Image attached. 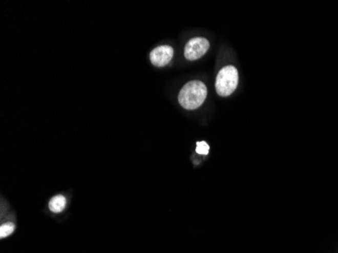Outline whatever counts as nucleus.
<instances>
[{
	"mask_svg": "<svg viewBox=\"0 0 338 253\" xmlns=\"http://www.w3.org/2000/svg\"><path fill=\"white\" fill-rule=\"evenodd\" d=\"M207 87L201 81H191L181 88L178 101L185 110H196L203 104L207 97Z\"/></svg>",
	"mask_w": 338,
	"mask_h": 253,
	"instance_id": "f257e3e1",
	"label": "nucleus"
},
{
	"mask_svg": "<svg viewBox=\"0 0 338 253\" xmlns=\"http://www.w3.org/2000/svg\"><path fill=\"white\" fill-rule=\"evenodd\" d=\"M238 71L233 66H226L220 70L216 79V90L220 96H229L238 85Z\"/></svg>",
	"mask_w": 338,
	"mask_h": 253,
	"instance_id": "f03ea898",
	"label": "nucleus"
},
{
	"mask_svg": "<svg viewBox=\"0 0 338 253\" xmlns=\"http://www.w3.org/2000/svg\"><path fill=\"white\" fill-rule=\"evenodd\" d=\"M210 43L205 38H194L186 44L184 48V57L189 60H198L203 57L209 50Z\"/></svg>",
	"mask_w": 338,
	"mask_h": 253,
	"instance_id": "7ed1b4c3",
	"label": "nucleus"
},
{
	"mask_svg": "<svg viewBox=\"0 0 338 253\" xmlns=\"http://www.w3.org/2000/svg\"><path fill=\"white\" fill-rule=\"evenodd\" d=\"M172 57H173V49L167 45L159 46L150 53L151 63L156 67H163L167 65L170 60L172 59Z\"/></svg>",
	"mask_w": 338,
	"mask_h": 253,
	"instance_id": "20e7f679",
	"label": "nucleus"
},
{
	"mask_svg": "<svg viewBox=\"0 0 338 253\" xmlns=\"http://www.w3.org/2000/svg\"><path fill=\"white\" fill-rule=\"evenodd\" d=\"M66 207V199L64 196H56L49 202V209L53 213H61Z\"/></svg>",
	"mask_w": 338,
	"mask_h": 253,
	"instance_id": "39448f33",
	"label": "nucleus"
},
{
	"mask_svg": "<svg viewBox=\"0 0 338 253\" xmlns=\"http://www.w3.org/2000/svg\"><path fill=\"white\" fill-rule=\"evenodd\" d=\"M14 225L12 223H6V224H3L1 227H0V238H5L7 236H9L10 234L13 233L14 231Z\"/></svg>",
	"mask_w": 338,
	"mask_h": 253,
	"instance_id": "423d86ee",
	"label": "nucleus"
},
{
	"mask_svg": "<svg viewBox=\"0 0 338 253\" xmlns=\"http://www.w3.org/2000/svg\"><path fill=\"white\" fill-rule=\"evenodd\" d=\"M197 153L199 154H202V155H207L209 154V151H210V147L209 145L204 142V141H201V142H198L197 143V149H196Z\"/></svg>",
	"mask_w": 338,
	"mask_h": 253,
	"instance_id": "0eeeda50",
	"label": "nucleus"
}]
</instances>
